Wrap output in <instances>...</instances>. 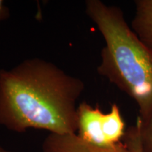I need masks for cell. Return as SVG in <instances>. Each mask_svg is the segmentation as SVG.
Segmentation results:
<instances>
[{
	"label": "cell",
	"mask_w": 152,
	"mask_h": 152,
	"mask_svg": "<svg viewBox=\"0 0 152 152\" xmlns=\"http://www.w3.org/2000/svg\"><path fill=\"white\" fill-rule=\"evenodd\" d=\"M84 90L82 80L42 58L1 69L0 125L18 133L34 128L76 134V102Z\"/></svg>",
	"instance_id": "6da1fadb"
},
{
	"label": "cell",
	"mask_w": 152,
	"mask_h": 152,
	"mask_svg": "<svg viewBox=\"0 0 152 152\" xmlns=\"http://www.w3.org/2000/svg\"><path fill=\"white\" fill-rule=\"evenodd\" d=\"M85 6L105 41L98 73L132 99L139 117L146 119L152 111V52L128 26L118 7L100 0H88Z\"/></svg>",
	"instance_id": "7a4b0ae2"
},
{
	"label": "cell",
	"mask_w": 152,
	"mask_h": 152,
	"mask_svg": "<svg viewBox=\"0 0 152 152\" xmlns=\"http://www.w3.org/2000/svg\"><path fill=\"white\" fill-rule=\"evenodd\" d=\"M77 134L80 138L93 145L111 147L123 142L126 132L119 106L112 104L104 113L98 106L83 102L77 106Z\"/></svg>",
	"instance_id": "3957f363"
},
{
	"label": "cell",
	"mask_w": 152,
	"mask_h": 152,
	"mask_svg": "<svg viewBox=\"0 0 152 152\" xmlns=\"http://www.w3.org/2000/svg\"><path fill=\"white\" fill-rule=\"evenodd\" d=\"M42 152H131L124 142L111 147L93 145L79 137L77 134H50L44 140Z\"/></svg>",
	"instance_id": "277c9868"
},
{
	"label": "cell",
	"mask_w": 152,
	"mask_h": 152,
	"mask_svg": "<svg viewBox=\"0 0 152 152\" xmlns=\"http://www.w3.org/2000/svg\"><path fill=\"white\" fill-rule=\"evenodd\" d=\"M131 28L152 52V0H137Z\"/></svg>",
	"instance_id": "5b68a950"
},
{
	"label": "cell",
	"mask_w": 152,
	"mask_h": 152,
	"mask_svg": "<svg viewBox=\"0 0 152 152\" xmlns=\"http://www.w3.org/2000/svg\"><path fill=\"white\" fill-rule=\"evenodd\" d=\"M123 142L131 152H142L140 138V121L139 117L137 118L135 124L126 130Z\"/></svg>",
	"instance_id": "8992f818"
},
{
	"label": "cell",
	"mask_w": 152,
	"mask_h": 152,
	"mask_svg": "<svg viewBox=\"0 0 152 152\" xmlns=\"http://www.w3.org/2000/svg\"><path fill=\"white\" fill-rule=\"evenodd\" d=\"M139 117V116H138ZM140 121V138L142 152H152V111L144 120Z\"/></svg>",
	"instance_id": "52a82bcc"
},
{
	"label": "cell",
	"mask_w": 152,
	"mask_h": 152,
	"mask_svg": "<svg viewBox=\"0 0 152 152\" xmlns=\"http://www.w3.org/2000/svg\"><path fill=\"white\" fill-rule=\"evenodd\" d=\"M10 16V11L4 1L0 0V23L7 20Z\"/></svg>",
	"instance_id": "ba28073f"
},
{
	"label": "cell",
	"mask_w": 152,
	"mask_h": 152,
	"mask_svg": "<svg viewBox=\"0 0 152 152\" xmlns=\"http://www.w3.org/2000/svg\"><path fill=\"white\" fill-rule=\"evenodd\" d=\"M0 152H13V151H8V150L5 149L4 148L1 147V146H0Z\"/></svg>",
	"instance_id": "9c48e42d"
}]
</instances>
